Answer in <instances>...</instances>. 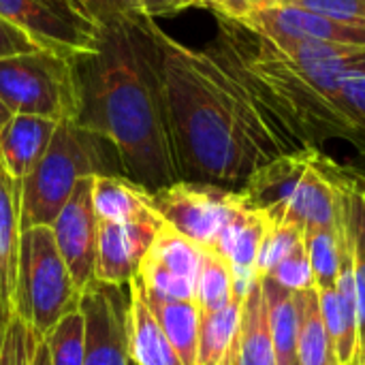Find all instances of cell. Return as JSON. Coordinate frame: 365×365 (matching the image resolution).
<instances>
[{
	"label": "cell",
	"mask_w": 365,
	"mask_h": 365,
	"mask_svg": "<svg viewBox=\"0 0 365 365\" xmlns=\"http://www.w3.org/2000/svg\"><path fill=\"white\" fill-rule=\"evenodd\" d=\"M180 180L242 190L267 163L302 150L212 38L195 49L152 19Z\"/></svg>",
	"instance_id": "cell-1"
},
{
	"label": "cell",
	"mask_w": 365,
	"mask_h": 365,
	"mask_svg": "<svg viewBox=\"0 0 365 365\" xmlns=\"http://www.w3.org/2000/svg\"><path fill=\"white\" fill-rule=\"evenodd\" d=\"M75 64L81 94L75 122L115 148L124 178L150 192L180 182L152 19L120 13L103 21L94 51Z\"/></svg>",
	"instance_id": "cell-2"
},
{
	"label": "cell",
	"mask_w": 365,
	"mask_h": 365,
	"mask_svg": "<svg viewBox=\"0 0 365 365\" xmlns=\"http://www.w3.org/2000/svg\"><path fill=\"white\" fill-rule=\"evenodd\" d=\"M353 175L321 148H302L263 165L242 188L246 205L269 222L344 229Z\"/></svg>",
	"instance_id": "cell-3"
},
{
	"label": "cell",
	"mask_w": 365,
	"mask_h": 365,
	"mask_svg": "<svg viewBox=\"0 0 365 365\" xmlns=\"http://www.w3.org/2000/svg\"><path fill=\"white\" fill-rule=\"evenodd\" d=\"M92 175H124L115 148L77 122H60L45 156L21 180V231L51 227L77 182Z\"/></svg>",
	"instance_id": "cell-4"
},
{
	"label": "cell",
	"mask_w": 365,
	"mask_h": 365,
	"mask_svg": "<svg viewBox=\"0 0 365 365\" xmlns=\"http://www.w3.org/2000/svg\"><path fill=\"white\" fill-rule=\"evenodd\" d=\"M81 289L75 284L49 227L21 231L13 317L45 338L66 314L79 310Z\"/></svg>",
	"instance_id": "cell-5"
},
{
	"label": "cell",
	"mask_w": 365,
	"mask_h": 365,
	"mask_svg": "<svg viewBox=\"0 0 365 365\" xmlns=\"http://www.w3.org/2000/svg\"><path fill=\"white\" fill-rule=\"evenodd\" d=\"M0 101L11 113L75 122L81 105L75 58L43 47L0 58Z\"/></svg>",
	"instance_id": "cell-6"
},
{
	"label": "cell",
	"mask_w": 365,
	"mask_h": 365,
	"mask_svg": "<svg viewBox=\"0 0 365 365\" xmlns=\"http://www.w3.org/2000/svg\"><path fill=\"white\" fill-rule=\"evenodd\" d=\"M0 17L38 47L68 58L92 53L103 28L86 0H0Z\"/></svg>",
	"instance_id": "cell-7"
},
{
	"label": "cell",
	"mask_w": 365,
	"mask_h": 365,
	"mask_svg": "<svg viewBox=\"0 0 365 365\" xmlns=\"http://www.w3.org/2000/svg\"><path fill=\"white\" fill-rule=\"evenodd\" d=\"M152 201L165 225L203 248H212L222 229L246 205L242 190L186 180L152 192Z\"/></svg>",
	"instance_id": "cell-8"
},
{
	"label": "cell",
	"mask_w": 365,
	"mask_h": 365,
	"mask_svg": "<svg viewBox=\"0 0 365 365\" xmlns=\"http://www.w3.org/2000/svg\"><path fill=\"white\" fill-rule=\"evenodd\" d=\"M86 323L83 365H133L128 355V284L115 287L92 280L79 299Z\"/></svg>",
	"instance_id": "cell-9"
},
{
	"label": "cell",
	"mask_w": 365,
	"mask_h": 365,
	"mask_svg": "<svg viewBox=\"0 0 365 365\" xmlns=\"http://www.w3.org/2000/svg\"><path fill=\"white\" fill-rule=\"evenodd\" d=\"M92 178H83L77 182L71 199L64 203L53 225L49 227L56 246L75 284L81 291L94 280V263H96L98 220L92 207Z\"/></svg>",
	"instance_id": "cell-10"
},
{
	"label": "cell",
	"mask_w": 365,
	"mask_h": 365,
	"mask_svg": "<svg viewBox=\"0 0 365 365\" xmlns=\"http://www.w3.org/2000/svg\"><path fill=\"white\" fill-rule=\"evenodd\" d=\"M237 24L267 38H297L329 45H365V28L331 19L299 4L259 6L252 9Z\"/></svg>",
	"instance_id": "cell-11"
},
{
	"label": "cell",
	"mask_w": 365,
	"mask_h": 365,
	"mask_svg": "<svg viewBox=\"0 0 365 365\" xmlns=\"http://www.w3.org/2000/svg\"><path fill=\"white\" fill-rule=\"evenodd\" d=\"M163 227L160 214L133 222H98L94 280L126 287L137 276L145 252Z\"/></svg>",
	"instance_id": "cell-12"
},
{
	"label": "cell",
	"mask_w": 365,
	"mask_h": 365,
	"mask_svg": "<svg viewBox=\"0 0 365 365\" xmlns=\"http://www.w3.org/2000/svg\"><path fill=\"white\" fill-rule=\"evenodd\" d=\"M269 229V220L259 210H252L250 205H244L233 220L222 229L218 240L214 242L212 250L218 252L233 272V291L235 299H244L248 291L255 287L257 272V255L261 248V242Z\"/></svg>",
	"instance_id": "cell-13"
},
{
	"label": "cell",
	"mask_w": 365,
	"mask_h": 365,
	"mask_svg": "<svg viewBox=\"0 0 365 365\" xmlns=\"http://www.w3.org/2000/svg\"><path fill=\"white\" fill-rule=\"evenodd\" d=\"M58 124L49 118L13 113L0 130V167L19 182L28 178L45 156Z\"/></svg>",
	"instance_id": "cell-14"
},
{
	"label": "cell",
	"mask_w": 365,
	"mask_h": 365,
	"mask_svg": "<svg viewBox=\"0 0 365 365\" xmlns=\"http://www.w3.org/2000/svg\"><path fill=\"white\" fill-rule=\"evenodd\" d=\"M128 355L133 365H184L143 299L141 280L128 282Z\"/></svg>",
	"instance_id": "cell-15"
},
{
	"label": "cell",
	"mask_w": 365,
	"mask_h": 365,
	"mask_svg": "<svg viewBox=\"0 0 365 365\" xmlns=\"http://www.w3.org/2000/svg\"><path fill=\"white\" fill-rule=\"evenodd\" d=\"M21 182L0 167V310L13 317V293L17 282L21 240Z\"/></svg>",
	"instance_id": "cell-16"
},
{
	"label": "cell",
	"mask_w": 365,
	"mask_h": 365,
	"mask_svg": "<svg viewBox=\"0 0 365 365\" xmlns=\"http://www.w3.org/2000/svg\"><path fill=\"white\" fill-rule=\"evenodd\" d=\"M92 207L98 222H133L158 216L152 192L124 175H94Z\"/></svg>",
	"instance_id": "cell-17"
},
{
	"label": "cell",
	"mask_w": 365,
	"mask_h": 365,
	"mask_svg": "<svg viewBox=\"0 0 365 365\" xmlns=\"http://www.w3.org/2000/svg\"><path fill=\"white\" fill-rule=\"evenodd\" d=\"M143 287V284H141ZM143 299L152 310L154 319L163 327L171 346L184 365L197 364V346H199V329H201V310L195 299H163L150 295L143 289Z\"/></svg>",
	"instance_id": "cell-18"
},
{
	"label": "cell",
	"mask_w": 365,
	"mask_h": 365,
	"mask_svg": "<svg viewBox=\"0 0 365 365\" xmlns=\"http://www.w3.org/2000/svg\"><path fill=\"white\" fill-rule=\"evenodd\" d=\"M242 302L233 299L229 306L201 314L197 364L195 365H237Z\"/></svg>",
	"instance_id": "cell-19"
},
{
	"label": "cell",
	"mask_w": 365,
	"mask_h": 365,
	"mask_svg": "<svg viewBox=\"0 0 365 365\" xmlns=\"http://www.w3.org/2000/svg\"><path fill=\"white\" fill-rule=\"evenodd\" d=\"M237 365H276V351L261 280H257L248 295L242 299Z\"/></svg>",
	"instance_id": "cell-20"
},
{
	"label": "cell",
	"mask_w": 365,
	"mask_h": 365,
	"mask_svg": "<svg viewBox=\"0 0 365 365\" xmlns=\"http://www.w3.org/2000/svg\"><path fill=\"white\" fill-rule=\"evenodd\" d=\"M267 304V319L276 351V365H297V327L299 304L297 293L280 287L272 278H259Z\"/></svg>",
	"instance_id": "cell-21"
},
{
	"label": "cell",
	"mask_w": 365,
	"mask_h": 365,
	"mask_svg": "<svg viewBox=\"0 0 365 365\" xmlns=\"http://www.w3.org/2000/svg\"><path fill=\"white\" fill-rule=\"evenodd\" d=\"M353 184L346 203V244L353 265L355 291H357V317H359V364L365 361V184L353 167Z\"/></svg>",
	"instance_id": "cell-22"
},
{
	"label": "cell",
	"mask_w": 365,
	"mask_h": 365,
	"mask_svg": "<svg viewBox=\"0 0 365 365\" xmlns=\"http://www.w3.org/2000/svg\"><path fill=\"white\" fill-rule=\"evenodd\" d=\"M299 327H297V364L299 365H338L325 323L321 314L319 291L308 289L297 293Z\"/></svg>",
	"instance_id": "cell-23"
},
{
	"label": "cell",
	"mask_w": 365,
	"mask_h": 365,
	"mask_svg": "<svg viewBox=\"0 0 365 365\" xmlns=\"http://www.w3.org/2000/svg\"><path fill=\"white\" fill-rule=\"evenodd\" d=\"M145 259L154 261L163 269L188 282H197V274H199L201 259H203V246L195 244L186 235L165 225L154 237L150 250L145 252Z\"/></svg>",
	"instance_id": "cell-24"
},
{
	"label": "cell",
	"mask_w": 365,
	"mask_h": 365,
	"mask_svg": "<svg viewBox=\"0 0 365 365\" xmlns=\"http://www.w3.org/2000/svg\"><path fill=\"white\" fill-rule=\"evenodd\" d=\"M235 299L231 265L212 248H203L201 267L195 282V304L201 314L216 312Z\"/></svg>",
	"instance_id": "cell-25"
},
{
	"label": "cell",
	"mask_w": 365,
	"mask_h": 365,
	"mask_svg": "<svg viewBox=\"0 0 365 365\" xmlns=\"http://www.w3.org/2000/svg\"><path fill=\"white\" fill-rule=\"evenodd\" d=\"M346 227V222H344ZM346 233L344 229H306L304 244L308 252V261L314 274L317 289H331L338 282L342 255H344Z\"/></svg>",
	"instance_id": "cell-26"
},
{
	"label": "cell",
	"mask_w": 365,
	"mask_h": 365,
	"mask_svg": "<svg viewBox=\"0 0 365 365\" xmlns=\"http://www.w3.org/2000/svg\"><path fill=\"white\" fill-rule=\"evenodd\" d=\"M51 365H83L86 323L79 310L66 314L45 338Z\"/></svg>",
	"instance_id": "cell-27"
},
{
	"label": "cell",
	"mask_w": 365,
	"mask_h": 365,
	"mask_svg": "<svg viewBox=\"0 0 365 365\" xmlns=\"http://www.w3.org/2000/svg\"><path fill=\"white\" fill-rule=\"evenodd\" d=\"M304 242V229L289 222H269L257 255V278H265L282 259H287Z\"/></svg>",
	"instance_id": "cell-28"
},
{
	"label": "cell",
	"mask_w": 365,
	"mask_h": 365,
	"mask_svg": "<svg viewBox=\"0 0 365 365\" xmlns=\"http://www.w3.org/2000/svg\"><path fill=\"white\" fill-rule=\"evenodd\" d=\"M265 278H272L274 282H278L280 287H284V289H289L293 293L317 289L314 287V274H312V267H310V261H308V252H306V244L302 242Z\"/></svg>",
	"instance_id": "cell-29"
},
{
	"label": "cell",
	"mask_w": 365,
	"mask_h": 365,
	"mask_svg": "<svg viewBox=\"0 0 365 365\" xmlns=\"http://www.w3.org/2000/svg\"><path fill=\"white\" fill-rule=\"evenodd\" d=\"M43 338L26 327L17 317H11L0 353V365H32L36 346Z\"/></svg>",
	"instance_id": "cell-30"
},
{
	"label": "cell",
	"mask_w": 365,
	"mask_h": 365,
	"mask_svg": "<svg viewBox=\"0 0 365 365\" xmlns=\"http://www.w3.org/2000/svg\"><path fill=\"white\" fill-rule=\"evenodd\" d=\"M299 6L365 28V0H299Z\"/></svg>",
	"instance_id": "cell-31"
},
{
	"label": "cell",
	"mask_w": 365,
	"mask_h": 365,
	"mask_svg": "<svg viewBox=\"0 0 365 365\" xmlns=\"http://www.w3.org/2000/svg\"><path fill=\"white\" fill-rule=\"evenodd\" d=\"M340 103L346 109V113L365 128V71L342 79Z\"/></svg>",
	"instance_id": "cell-32"
},
{
	"label": "cell",
	"mask_w": 365,
	"mask_h": 365,
	"mask_svg": "<svg viewBox=\"0 0 365 365\" xmlns=\"http://www.w3.org/2000/svg\"><path fill=\"white\" fill-rule=\"evenodd\" d=\"M128 13L145 19L175 15L186 9H201V0H126Z\"/></svg>",
	"instance_id": "cell-33"
},
{
	"label": "cell",
	"mask_w": 365,
	"mask_h": 365,
	"mask_svg": "<svg viewBox=\"0 0 365 365\" xmlns=\"http://www.w3.org/2000/svg\"><path fill=\"white\" fill-rule=\"evenodd\" d=\"M32 49H38V45L28 34H24L17 26L0 17V58L26 53Z\"/></svg>",
	"instance_id": "cell-34"
},
{
	"label": "cell",
	"mask_w": 365,
	"mask_h": 365,
	"mask_svg": "<svg viewBox=\"0 0 365 365\" xmlns=\"http://www.w3.org/2000/svg\"><path fill=\"white\" fill-rule=\"evenodd\" d=\"M201 9H210L216 17L231 21H242L252 11L248 0H201Z\"/></svg>",
	"instance_id": "cell-35"
},
{
	"label": "cell",
	"mask_w": 365,
	"mask_h": 365,
	"mask_svg": "<svg viewBox=\"0 0 365 365\" xmlns=\"http://www.w3.org/2000/svg\"><path fill=\"white\" fill-rule=\"evenodd\" d=\"M86 4L92 9V13L101 19L107 21L120 13H128L126 9V0H86Z\"/></svg>",
	"instance_id": "cell-36"
},
{
	"label": "cell",
	"mask_w": 365,
	"mask_h": 365,
	"mask_svg": "<svg viewBox=\"0 0 365 365\" xmlns=\"http://www.w3.org/2000/svg\"><path fill=\"white\" fill-rule=\"evenodd\" d=\"M32 365H51V359H49V351H47V344L45 340L38 342L36 346V353H34V359H32Z\"/></svg>",
	"instance_id": "cell-37"
},
{
	"label": "cell",
	"mask_w": 365,
	"mask_h": 365,
	"mask_svg": "<svg viewBox=\"0 0 365 365\" xmlns=\"http://www.w3.org/2000/svg\"><path fill=\"white\" fill-rule=\"evenodd\" d=\"M11 115H13V113H11V109L0 101V130H2V128H4V124L11 120Z\"/></svg>",
	"instance_id": "cell-38"
},
{
	"label": "cell",
	"mask_w": 365,
	"mask_h": 365,
	"mask_svg": "<svg viewBox=\"0 0 365 365\" xmlns=\"http://www.w3.org/2000/svg\"><path fill=\"white\" fill-rule=\"evenodd\" d=\"M11 319H6L0 310V353H2V344H4V334H6V325H9Z\"/></svg>",
	"instance_id": "cell-39"
},
{
	"label": "cell",
	"mask_w": 365,
	"mask_h": 365,
	"mask_svg": "<svg viewBox=\"0 0 365 365\" xmlns=\"http://www.w3.org/2000/svg\"><path fill=\"white\" fill-rule=\"evenodd\" d=\"M263 6H289V4H299V0H263Z\"/></svg>",
	"instance_id": "cell-40"
},
{
	"label": "cell",
	"mask_w": 365,
	"mask_h": 365,
	"mask_svg": "<svg viewBox=\"0 0 365 365\" xmlns=\"http://www.w3.org/2000/svg\"><path fill=\"white\" fill-rule=\"evenodd\" d=\"M248 2H250V6H252V9H259V6H263V4H265L263 0H248Z\"/></svg>",
	"instance_id": "cell-41"
},
{
	"label": "cell",
	"mask_w": 365,
	"mask_h": 365,
	"mask_svg": "<svg viewBox=\"0 0 365 365\" xmlns=\"http://www.w3.org/2000/svg\"><path fill=\"white\" fill-rule=\"evenodd\" d=\"M353 169H355V167H353ZM355 171H357V175H359V178L364 180V184H365V173H364V171H359V169H355Z\"/></svg>",
	"instance_id": "cell-42"
},
{
	"label": "cell",
	"mask_w": 365,
	"mask_h": 365,
	"mask_svg": "<svg viewBox=\"0 0 365 365\" xmlns=\"http://www.w3.org/2000/svg\"><path fill=\"white\" fill-rule=\"evenodd\" d=\"M361 365H365V361H364V364H361Z\"/></svg>",
	"instance_id": "cell-43"
},
{
	"label": "cell",
	"mask_w": 365,
	"mask_h": 365,
	"mask_svg": "<svg viewBox=\"0 0 365 365\" xmlns=\"http://www.w3.org/2000/svg\"><path fill=\"white\" fill-rule=\"evenodd\" d=\"M297 365H299V364H297Z\"/></svg>",
	"instance_id": "cell-44"
}]
</instances>
